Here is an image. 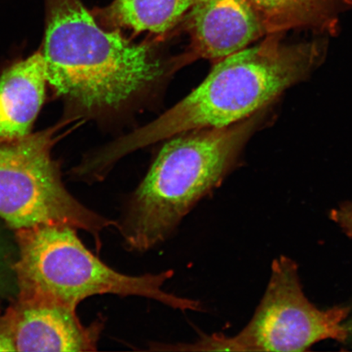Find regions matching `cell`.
<instances>
[{
  "mask_svg": "<svg viewBox=\"0 0 352 352\" xmlns=\"http://www.w3.org/2000/svg\"><path fill=\"white\" fill-rule=\"evenodd\" d=\"M329 217L352 240V202H344L338 208L333 209Z\"/></svg>",
  "mask_w": 352,
  "mask_h": 352,
  "instance_id": "cell-12",
  "label": "cell"
},
{
  "mask_svg": "<svg viewBox=\"0 0 352 352\" xmlns=\"http://www.w3.org/2000/svg\"><path fill=\"white\" fill-rule=\"evenodd\" d=\"M276 34L217 61L186 98L96 156L95 168L104 174L126 154L184 132L234 125L305 78L322 59L318 43L286 44Z\"/></svg>",
  "mask_w": 352,
  "mask_h": 352,
  "instance_id": "cell-1",
  "label": "cell"
},
{
  "mask_svg": "<svg viewBox=\"0 0 352 352\" xmlns=\"http://www.w3.org/2000/svg\"><path fill=\"white\" fill-rule=\"evenodd\" d=\"M267 34L312 28L332 32L344 0H250Z\"/></svg>",
  "mask_w": 352,
  "mask_h": 352,
  "instance_id": "cell-10",
  "label": "cell"
},
{
  "mask_svg": "<svg viewBox=\"0 0 352 352\" xmlns=\"http://www.w3.org/2000/svg\"><path fill=\"white\" fill-rule=\"evenodd\" d=\"M103 327L100 321L85 327L72 308L19 298L3 328L16 351L78 352L96 350Z\"/></svg>",
  "mask_w": 352,
  "mask_h": 352,
  "instance_id": "cell-7",
  "label": "cell"
},
{
  "mask_svg": "<svg viewBox=\"0 0 352 352\" xmlns=\"http://www.w3.org/2000/svg\"><path fill=\"white\" fill-rule=\"evenodd\" d=\"M350 308H316L302 292L298 266L281 256L272 263L265 294L252 320L233 337L208 336L210 351H305L316 342L334 340L343 342L349 328L343 321Z\"/></svg>",
  "mask_w": 352,
  "mask_h": 352,
  "instance_id": "cell-6",
  "label": "cell"
},
{
  "mask_svg": "<svg viewBox=\"0 0 352 352\" xmlns=\"http://www.w3.org/2000/svg\"><path fill=\"white\" fill-rule=\"evenodd\" d=\"M16 351L14 343L6 329L0 330V352Z\"/></svg>",
  "mask_w": 352,
  "mask_h": 352,
  "instance_id": "cell-13",
  "label": "cell"
},
{
  "mask_svg": "<svg viewBox=\"0 0 352 352\" xmlns=\"http://www.w3.org/2000/svg\"><path fill=\"white\" fill-rule=\"evenodd\" d=\"M196 0H116L102 14L109 23L135 32L165 34Z\"/></svg>",
  "mask_w": 352,
  "mask_h": 352,
  "instance_id": "cell-11",
  "label": "cell"
},
{
  "mask_svg": "<svg viewBox=\"0 0 352 352\" xmlns=\"http://www.w3.org/2000/svg\"><path fill=\"white\" fill-rule=\"evenodd\" d=\"M47 82L85 113L124 107L164 74L151 46L104 30L80 0H45Z\"/></svg>",
  "mask_w": 352,
  "mask_h": 352,
  "instance_id": "cell-2",
  "label": "cell"
},
{
  "mask_svg": "<svg viewBox=\"0 0 352 352\" xmlns=\"http://www.w3.org/2000/svg\"><path fill=\"white\" fill-rule=\"evenodd\" d=\"M189 28L195 54L217 61L245 50L267 33L250 0H196Z\"/></svg>",
  "mask_w": 352,
  "mask_h": 352,
  "instance_id": "cell-8",
  "label": "cell"
},
{
  "mask_svg": "<svg viewBox=\"0 0 352 352\" xmlns=\"http://www.w3.org/2000/svg\"><path fill=\"white\" fill-rule=\"evenodd\" d=\"M52 135L45 131L0 144V218L16 231L38 226L82 230L100 249L101 232L117 221L86 208L67 191L51 156Z\"/></svg>",
  "mask_w": 352,
  "mask_h": 352,
  "instance_id": "cell-5",
  "label": "cell"
},
{
  "mask_svg": "<svg viewBox=\"0 0 352 352\" xmlns=\"http://www.w3.org/2000/svg\"><path fill=\"white\" fill-rule=\"evenodd\" d=\"M252 126L246 121L170 138L124 202L116 226L124 248L142 254L168 240L198 202L222 183Z\"/></svg>",
  "mask_w": 352,
  "mask_h": 352,
  "instance_id": "cell-3",
  "label": "cell"
},
{
  "mask_svg": "<svg viewBox=\"0 0 352 352\" xmlns=\"http://www.w3.org/2000/svg\"><path fill=\"white\" fill-rule=\"evenodd\" d=\"M47 82L41 52L8 68L0 78V144L30 134L45 98Z\"/></svg>",
  "mask_w": 352,
  "mask_h": 352,
  "instance_id": "cell-9",
  "label": "cell"
},
{
  "mask_svg": "<svg viewBox=\"0 0 352 352\" xmlns=\"http://www.w3.org/2000/svg\"><path fill=\"white\" fill-rule=\"evenodd\" d=\"M349 332L352 331V322L351 323V327H349Z\"/></svg>",
  "mask_w": 352,
  "mask_h": 352,
  "instance_id": "cell-14",
  "label": "cell"
},
{
  "mask_svg": "<svg viewBox=\"0 0 352 352\" xmlns=\"http://www.w3.org/2000/svg\"><path fill=\"white\" fill-rule=\"evenodd\" d=\"M19 258L13 266L19 298L56 303L76 310L87 298L101 294L153 299L175 310L201 311L195 299L164 289L173 270L130 276L109 267L78 239L76 228L38 226L16 230Z\"/></svg>",
  "mask_w": 352,
  "mask_h": 352,
  "instance_id": "cell-4",
  "label": "cell"
}]
</instances>
